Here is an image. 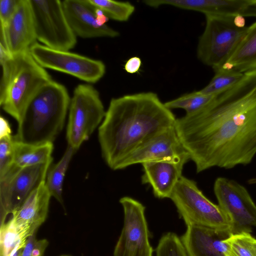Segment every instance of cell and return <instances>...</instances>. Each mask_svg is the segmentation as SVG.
<instances>
[{
  "instance_id": "obj_19",
  "label": "cell",
  "mask_w": 256,
  "mask_h": 256,
  "mask_svg": "<svg viewBox=\"0 0 256 256\" xmlns=\"http://www.w3.org/2000/svg\"><path fill=\"white\" fill-rule=\"evenodd\" d=\"M51 196L44 180L12 214L17 226L28 238L36 234L38 228L45 222Z\"/></svg>"
},
{
  "instance_id": "obj_34",
  "label": "cell",
  "mask_w": 256,
  "mask_h": 256,
  "mask_svg": "<svg viewBox=\"0 0 256 256\" xmlns=\"http://www.w3.org/2000/svg\"><path fill=\"white\" fill-rule=\"evenodd\" d=\"M94 7L97 23L100 26L106 25V23L108 21V18L101 10L95 6Z\"/></svg>"
},
{
  "instance_id": "obj_4",
  "label": "cell",
  "mask_w": 256,
  "mask_h": 256,
  "mask_svg": "<svg viewBox=\"0 0 256 256\" xmlns=\"http://www.w3.org/2000/svg\"><path fill=\"white\" fill-rule=\"evenodd\" d=\"M70 101L64 85L48 82L28 106L14 139L34 144L53 142L63 128Z\"/></svg>"
},
{
  "instance_id": "obj_32",
  "label": "cell",
  "mask_w": 256,
  "mask_h": 256,
  "mask_svg": "<svg viewBox=\"0 0 256 256\" xmlns=\"http://www.w3.org/2000/svg\"><path fill=\"white\" fill-rule=\"evenodd\" d=\"M142 64L141 59L136 56L130 58L124 65V70L130 74L137 73L139 72Z\"/></svg>"
},
{
  "instance_id": "obj_14",
  "label": "cell",
  "mask_w": 256,
  "mask_h": 256,
  "mask_svg": "<svg viewBox=\"0 0 256 256\" xmlns=\"http://www.w3.org/2000/svg\"><path fill=\"white\" fill-rule=\"evenodd\" d=\"M189 155L183 146L174 126L148 139L124 160L116 170L133 164Z\"/></svg>"
},
{
  "instance_id": "obj_5",
  "label": "cell",
  "mask_w": 256,
  "mask_h": 256,
  "mask_svg": "<svg viewBox=\"0 0 256 256\" xmlns=\"http://www.w3.org/2000/svg\"><path fill=\"white\" fill-rule=\"evenodd\" d=\"M234 17L206 16V26L197 46V56L214 70L228 60L244 36L248 26L240 28Z\"/></svg>"
},
{
  "instance_id": "obj_26",
  "label": "cell",
  "mask_w": 256,
  "mask_h": 256,
  "mask_svg": "<svg viewBox=\"0 0 256 256\" xmlns=\"http://www.w3.org/2000/svg\"><path fill=\"white\" fill-rule=\"evenodd\" d=\"M94 6L101 10L112 20L118 22L127 21L134 12L135 8L128 2L111 0H88Z\"/></svg>"
},
{
  "instance_id": "obj_16",
  "label": "cell",
  "mask_w": 256,
  "mask_h": 256,
  "mask_svg": "<svg viewBox=\"0 0 256 256\" xmlns=\"http://www.w3.org/2000/svg\"><path fill=\"white\" fill-rule=\"evenodd\" d=\"M62 4L67 20L76 36L90 38L119 36L118 31L107 24H98L94 7L88 0H64Z\"/></svg>"
},
{
  "instance_id": "obj_25",
  "label": "cell",
  "mask_w": 256,
  "mask_h": 256,
  "mask_svg": "<svg viewBox=\"0 0 256 256\" xmlns=\"http://www.w3.org/2000/svg\"><path fill=\"white\" fill-rule=\"evenodd\" d=\"M216 96L205 95L198 90L184 94L164 104L165 106L170 110L182 108L186 111V114L188 115L196 112L204 108Z\"/></svg>"
},
{
  "instance_id": "obj_22",
  "label": "cell",
  "mask_w": 256,
  "mask_h": 256,
  "mask_svg": "<svg viewBox=\"0 0 256 256\" xmlns=\"http://www.w3.org/2000/svg\"><path fill=\"white\" fill-rule=\"evenodd\" d=\"M76 150L68 146L58 162L50 167L46 179V184L52 196L63 204L62 187L64 176L70 162Z\"/></svg>"
},
{
  "instance_id": "obj_28",
  "label": "cell",
  "mask_w": 256,
  "mask_h": 256,
  "mask_svg": "<svg viewBox=\"0 0 256 256\" xmlns=\"http://www.w3.org/2000/svg\"><path fill=\"white\" fill-rule=\"evenodd\" d=\"M156 252V256H188L180 238L172 232L161 237Z\"/></svg>"
},
{
  "instance_id": "obj_31",
  "label": "cell",
  "mask_w": 256,
  "mask_h": 256,
  "mask_svg": "<svg viewBox=\"0 0 256 256\" xmlns=\"http://www.w3.org/2000/svg\"><path fill=\"white\" fill-rule=\"evenodd\" d=\"M20 0H0V26L4 27L16 10Z\"/></svg>"
},
{
  "instance_id": "obj_20",
  "label": "cell",
  "mask_w": 256,
  "mask_h": 256,
  "mask_svg": "<svg viewBox=\"0 0 256 256\" xmlns=\"http://www.w3.org/2000/svg\"><path fill=\"white\" fill-rule=\"evenodd\" d=\"M220 68L243 74L256 70V22L248 26L235 50Z\"/></svg>"
},
{
  "instance_id": "obj_21",
  "label": "cell",
  "mask_w": 256,
  "mask_h": 256,
  "mask_svg": "<svg viewBox=\"0 0 256 256\" xmlns=\"http://www.w3.org/2000/svg\"><path fill=\"white\" fill-rule=\"evenodd\" d=\"M53 148L52 142L34 144L18 141L14 138L13 164L18 167L24 168L52 161Z\"/></svg>"
},
{
  "instance_id": "obj_17",
  "label": "cell",
  "mask_w": 256,
  "mask_h": 256,
  "mask_svg": "<svg viewBox=\"0 0 256 256\" xmlns=\"http://www.w3.org/2000/svg\"><path fill=\"white\" fill-rule=\"evenodd\" d=\"M231 234L229 230L192 225L180 239L188 256H228L224 240Z\"/></svg>"
},
{
  "instance_id": "obj_18",
  "label": "cell",
  "mask_w": 256,
  "mask_h": 256,
  "mask_svg": "<svg viewBox=\"0 0 256 256\" xmlns=\"http://www.w3.org/2000/svg\"><path fill=\"white\" fill-rule=\"evenodd\" d=\"M162 4L200 12L205 16L256 18V0H163Z\"/></svg>"
},
{
  "instance_id": "obj_36",
  "label": "cell",
  "mask_w": 256,
  "mask_h": 256,
  "mask_svg": "<svg viewBox=\"0 0 256 256\" xmlns=\"http://www.w3.org/2000/svg\"><path fill=\"white\" fill-rule=\"evenodd\" d=\"M25 246L20 245L18 246L11 253L10 256H20Z\"/></svg>"
},
{
  "instance_id": "obj_37",
  "label": "cell",
  "mask_w": 256,
  "mask_h": 256,
  "mask_svg": "<svg viewBox=\"0 0 256 256\" xmlns=\"http://www.w3.org/2000/svg\"><path fill=\"white\" fill-rule=\"evenodd\" d=\"M248 184L250 185L256 184V176L250 178L248 180Z\"/></svg>"
},
{
  "instance_id": "obj_7",
  "label": "cell",
  "mask_w": 256,
  "mask_h": 256,
  "mask_svg": "<svg viewBox=\"0 0 256 256\" xmlns=\"http://www.w3.org/2000/svg\"><path fill=\"white\" fill-rule=\"evenodd\" d=\"M68 110L66 140L68 146L77 150L103 120L106 112L98 92L90 84L74 88Z\"/></svg>"
},
{
  "instance_id": "obj_8",
  "label": "cell",
  "mask_w": 256,
  "mask_h": 256,
  "mask_svg": "<svg viewBox=\"0 0 256 256\" xmlns=\"http://www.w3.org/2000/svg\"><path fill=\"white\" fill-rule=\"evenodd\" d=\"M37 40L50 48L69 50L76 44L59 0H30Z\"/></svg>"
},
{
  "instance_id": "obj_35",
  "label": "cell",
  "mask_w": 256,
  "mask_h": 256,
  "mask_svg": "<svg viewBox=\"0 0 256 256\" xmlns=\"http://www.w3.org/2000/svg\"><path fill=\"white\" fill-rule=\"evenodd\" d=\"M234 22L235 24L240 28L245 27V19L242 16H236L234 18Z\"/></svg>"
},
{
  "instance_id": "obj_9",
  "label": "cell",
  "mask_w": 256,
  "mask_h": 256,
  "mask_svg": "<svg viewBox=\"0 0 256 256\" xmlns=\"http://www.w3.org/2000/svg\"><path fill=\"white\" fill-rule=\"evenodd\" d=\"M214 192L228 219L232 234L250 233L256 226V204L246 188L234 180L218 177Z\"/></svg>"
},
{
  "instance_id": "obj_3",
  "label": "cell",
  "mask_w": 256,
  "mask_h": 256,
  "mask_svg": "<svg viewBox=\"0 0 256 256\" xmlns=\"http://www.w3.org/2000/svg\"><path fill=\"white\" fill-rule=\"evenodd\" d=\"M0 104L18 124L37 93L52 80L30 50L16 54L0 47Z\"/></svg>"
},
{
  "instance_id": "obj_13",
  "label": "cell",
  "mask_w": 256,
  "mask_h": 256,
  "mask_svg": "<svg viewBox=\"0 0 256 256\" xmlns=\"http://www.w3.org/2000/svg\"><path fill=\"white\" fill-rule=\"evenodd\" d=\"M37 40L30 0H20L4 27L0 26V46L12 54L30 50Z\"/></svg>"
},
{
  "instance_id": "obj_29",
  "label": "cell",
  "mask_w": 256,
  "mask_h": 256,
  "mask_svg": "<svg viewBox=\"0 0 256 256\" xmlns=\"http://www.w3.org/2000/svg\"><path fill=\"white\" fill-rule=\"evenodd\" d=\"M14 136L0 138V178L4 176L13 164Z\"/></svg>"
},
{
  "instance_id": "obj_11",
  "label": "cell",
  "mask_w": 256,
  "mask_h": 256,
  "mask_svg": "<svg viewBox=\"0 0 256 256\" xmlns=\"http://www.w3.org/2000/svg\"><path fill=\"white\" fill-rule=\"evenodd\" d=\"M30 51L44 68L68 74L90 84L100 80L106 72V66L102 61L69 50H54L36 42Z\"/></svg>"
},
{
  "instance_id": "obj_38",
  "label": "cell",
  "mask_w": 256,
  "mask_h": 256,
  "mask_svg": "<svg viewBox=\"0 0 256 256\" xmlns=\"http://www.w3.org/2000/svg\"><path fill=\"white\" fill-rule=\"evenodd\" d=\"M70 256V255H62V256Z\"/></svg>"
},
{
  "instance_id": "obj_33",
  "label": "cell",
  "mask_w": 256,
  "mask_h": 256,
  "mask_svg": "<svg viewBox=\"0 0 256 256\" xmlns=\"http://www.w3.org/2000/svg\"><path fill=\"white\" fill-rule=\"evenodd\" d=\"M12 135L10 127L8 121L4 117L0 118V138Z\"/></svg>"
},
{
  "instance_id": "obj_30",
  "label": "cell",
  "mask_w": 256,
  "mask_h": 256,
  "mask_svg": "<svg viewBox=\"0 0 256 256\" xmlns=\"http://www.w3.org/2000/svg\"><path fill=\"white\" fill-rule=\"evenodd\" d=\"M48 245L46 239L37 240L34 234L27 239L20 256H43Z\"/></svg>"
},
{
  "instance_id": "obj_6",
  "label": "cell",
  "mask_w": 256,
  "mask_h": 256,
  "mask_svg": "<svg viewBox=\"0 0 256 256\" xmlns=\"http://www.w3.org/2000/svg\"><path fill=\"white\" fill-rule=\"evenodd\" d=\"M170 198L187 226H202L230 230L228 219L221 208L204 196L194 180L182 176Z\"/></svg>"
},
{
  "instance_id": "obj_2",
  "label": "cell",
  "mask_w": 256,
  "mask_h": 256,
  "mask_svg": "<svg viewBox=\"0 0 256 256\" xmlns=\"http://www.w3.org/2000/svg\"><path fill=\"white\" fill-rule=\"evenodd\" d=\"M176 119L154 92L112 98L98 129L104 160L111 169L116 170L140 145L174 126Z\"/></svg>"
},
{
  "instance_id": "obj_1",
  "label": "cell",
  "mask_w": 256,
  "mask_h": 256,
  "mask_svg": "<svg viewBox=\"0 0 256 256\" xmlns=\"http://www.w3.org/2000/svg\"><path fill=\"white\" fill-rule=\"evenodd\" d=\"M174 128L197 173L250 164L256 155V70L204 108L176 118Z\"/></svg>"
},
{
  "instance_id": "obj_24",
  "label": "cell",
  "mask_w": 256,
  "mask_h": 256,
  "mask_svg": "<svg viewBox=\"0 0 256 256\" xmlns=\"http://www.w3.org/2000/svg\"><path fill=\"white\" fill-rule=\"evenodd\" d=\"M214 72V75L210 82L198 90L205 95L216 96L230 88L238 83L244 74L220 68Z\"/></svg>"
},
{
  "instance_id": "obj_27",
  "label": "cell",
  "mask_w": 256,
  "mask_h": 256,
  "mask_svg": "<svg viewBox=\"0 0 256 256\" xmlns=\"http://www.w3.org/2000/svg\"><path fill=\"white\" fill-rule=\"evenodd\" d=\"M224 242L228 256H256V239L250 233L231 234Z\"/></svg>"
},
{
  "instance_id": "obj_12",
  "label": "cell",
  "mask_w": 256,
  "mask_h": 256,
  "mask_svg": "<svg viewBox=\"0 0 256 256\" xmlns=\"http://www.w3.org/2000/svg\"><path fill=\"white\" fill-rule=\"evenodd\" d=\"M119 202L123 208L124 222L114 256H152L146 207L130 196L122 197Z\"/></svg>"
},
{
  "instance_id": "obj_10",
  "label": "cell",
  "mask_w": 256,
  "mask_h": 256,
  "mask_svg": "<svg viewBox=\"0 0 256 256\" xmlns=\"http://www.w3.org/2000/svg\"><path fill=\"white\" fill-rule=\"evenodd\" d=\"M52 161L20 168L13 164L0 178V222L18 210L31 193L46 180Z\"/></svg>"
},
{
  "instance_id": "obj_15",
  "label": "cell",
  "mask_w": 256,
  "mask_h": 256,
  "mask_svg": "<svg viewBox=\"0 0 256 256\" xmlns=\"http://www.w3.org/2000/svg\"><path fill=\"white\" fill-rule=\"evenodd\" d=\"M190 159L189 155L148 162L142 164V184L152 188L154 195L158 198H170L178 181L182 176L184 164Z\"/></svg>"
},
{
  "instance_id": "obj_23",
  "label": "cell",
  "mask_w": 256,
  "mask_h": 256,
  "mask_svg": "<svg viewBox=\"0 0 256 256\" xmlns=\"http://www.w3.org/2000/svg\"><path fill=\"white\" fill-rule=\"evenodd\" d=\"M28 238L20 230L14 219L0 225V256H10L20 245H26Z\"/></svg>"
}]
</instances>
